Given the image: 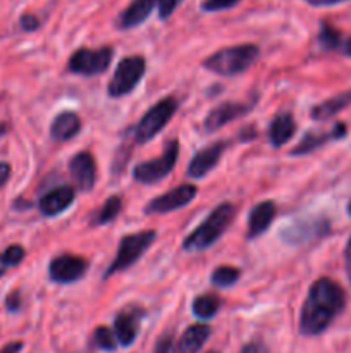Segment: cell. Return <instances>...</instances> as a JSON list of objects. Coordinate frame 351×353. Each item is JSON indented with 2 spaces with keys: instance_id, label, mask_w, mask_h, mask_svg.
Listing matches in <instances>:
<instances>
[{
  "instance_id": "ffe728a7",
  "label": "cell",
  "mask_w": 351,
  "mask_h": 353,
  "mask_svg": "<svg viewBox=\"0 0 351 353\" xmlns=\"http://www.w3.org/2000/svg\"><path fill=\"white\" fill-rule=\"evenodd\" d=\"M296 133V123L291 112H279L275 114L274 119L268 126V141L274 148H281L282 145L288 143Z\"/></svg>"
},
{
  "instance_id": "4dcf8cb0",
  "label": "cell",
  "mask_w": 351,
  "mask_h": 353,
  "mask_svg": "<svg viewBox=\"0 0 351 353\" xmlns=\"http://www.w3.org/2000/svg\"><path fill=\"white\" fill-rule=\"evenodd\" d=\"M182 2H184V0H158V17H160L162 21L169 19Z\"/></svg>"
},
{
  "instance_id": "e575fe53",
  "label": "cell",
  "mask_w": 351,
  "mask_h": 353,
  "mask_svg": "<svg viewBox=\"0 0 351 353\" xmlns=\"http://www.w3.org/2000/svg\"><path fill=\"white\" fill-rule=\"evenodd\" d=\"M241 353H268V348L265 347L264 341L255 340L244 345V347L241 348Z\"/></svg>"
},
{
  "instance_id": "b9f144b4",
  "label": "cell",
  "mask_w": 351,
  "mask_h": 353,
  "mask_svg": "<svg viewBox=\"0 0 351 353\" xmlns=\"http://www.w3.org/2000/svg\"><path fill=\"white\" fill-rule=\"evenodd\" d=\"M205 353H219V352H215V350H210V352H205Z\"/></svg>"
},
{
  "instance_id": "52a82bcc",
  "label": "cell",
  "mask_w": 351,
  "mask_h": 353,
  "mask_svg": "<svg viewBox=\"0 0 351 353\" xmlns=\"http://www.w3.org/2000/svg\"><path fill=\"white\" fill-rule=\"evenodd\" d=\"M179 159V141L169 140L165 143L164 154L160 157H155L151 161L141 162L133 169V179L143 185H153L162 181L165 176H169L174 169L176 162Z\"/></svg>"
},
{
  "instance_id": "f1b7e54d",
  "label": "cell",
  "mask_w": 351,
  "mask_h": 353,
  "mask_svg": "<svg viewBox=\"0 0 351 353\" xmlns=\"http://www.w3.org/2000/svg\"><path fill=\"white\" fill-rule=\"evenodd\" d=\"M93 343H95L96 348H100L103 352H114L117 348V345H119V341H117L116 333L112 330H109L105 326H98L95 330V333H93Z\"/></svg>"
},
{
  "instance_id": "4316f807",
  "label": "cell",
  "mask_w": 351,
  "mask_h": 353,
  "mask_svg": "<svg viewBox=\"0 0 351 353\" xmlns=\"http://www.w3.org/2000/svg\"><path fill=\"white\" fill-rule=\"evenodd\" d=\"M341 41H343V34L337 28H334L332 24L322 21L320 23V31H319V45L323 50H336L341 47Z\"/></svg>"
},
{
  "instance_id": "277c9868",
  "label": "cell",
  "mask_w": 351,
  "mask_h": 353,
  "mask_svg": "<svg viewBox=\"0 0 351 353\" xmlns=\"http://www.w3.org/2000/svg\"><path fill=\"white\" fill-rule=\"evenodd\" d=\"M155 240H157V233H155L153 230L140 231V233H131L120 238L116 257H114L112 264L107 268L103 278L105 279L110 278V276L126 271V269H129L131 265L136 264V262L143 257L145 252L153 245Z\"/></svg>"
},
{
  "instance_id": "ac0fdd59",
  "label": "cell",
  "mask_w": 351,
  "mask_h": 353,
  "mask_svg": "<svg viewBox=\"0 0 351 353\" xmlns=\"http://www.w3.org/2000/svg\"><path fill=\"white\" fill-rule=\"evenodd\" d=\"M74 202V190L69 186H58L50 190L38 200V210L45 217H55L67 210Z\"/></svg>"
},
{
  "instance_id": "3957f363",
  "label": "cell",
  "mask_w": 351,
  "mask_h": 353,
  "mask_svg": "<svg viewBox=\"0 0 351 353\" xmlns=\"http://www.w3.org/2000/svg\"><path fill=\"white\" fill-rule=\"evenodd\" d=\"M260 48L253 43L220 48L202 62V68L219 76H236L248 71L257 62Z\"/></svg>"
},
{
  "instance_id": "8992f818",
  "label": "cell",
  "mask_w": 351,
  "mask_h": 353,
  "mask_svg": "<svg viewBox=\"0 0 351 353\" xmlns=\"http://www.w3.org/2000/svg\"><path fill=\"white\" fill-rule=\"evenodd\" d=\"M145 72H147V61H145V57H141V55H129V57H124L123 61L117 64L107 92H109V95L112 97V99L129 95V93L140 85Z\"/></svg>"
},
{
  "instance_id": "9a60e30c",
  "label": "cell",
  "mask_w": 351,
  "mask_h": 353,
  "mask_svg": "<svg viewBox=\"0 0 351 353\" xmlns=\"http://www.w3.org/2000/svg\"><path fill=\"white\" fill-rule=\"evenodd\" d=\"M227 148V141H213V143L206 145V147L200 148L193 159L189 161L186 174L188 178L193 179H202L219 164L220 157H222L224 150Z\"/></svg>"
},
{
  "instance_id": "d590c367",
  "label": "cell",
  "mask_w": 351,
  "mask_h": 353,
  "mask_svg": "<svg viewBox=\"0 0 351 353\" xmlns=\"http://www.w3.org/2000/svg\"><path fill=\"white\" fill-rule=\"evenodd\" d=\"M344 268H346V276L350 279V285H351V236L348 240L346 248H344Z\"/></svg>"
},
{
  "instance_id": "9c48e42d",
  "label": "cell",
  "mask_w": 351,
  "mask_h": 353,
  "mask_svg": "<svg viewBox=\"0 0 351 353\" xmlns=\"http://www.w3.org/2000/svg\"><path fill=\"white\" fill-rule=\"evenodd\" d=\"M89 264L85 257L71 254L57 255L48 264V278L57 285H72L85 278Z\"/></svg>"
},
{
  "instance_id": "8d00e7d4",
  "label": "cell",
  "mask_w": 351,
  "mask_h": 353,
  "mask_svg": "<svg viewBox=\"0 0 351 353\" xmlns=\"http://www.w3.org/2000/svg\"><path fill=\"white\" fill-rule=\"evenodd\" d=\"M10 172H12L10 165L7 162H0V188H3L7 185V181L10 178Z\"/></svg>"
},
{
  "instance_id": "5b68a950",
  "label": "cell",
  "mask_w": 351,
  "mask_h": 353,
  "mask_svg": "<svg viewBox=\"0 0 351 353\" xmlns=\"http://www.w3.org/2000/svg\"><path fill=\"white\" fill-rule=\"evenodd\" d=\"M176 110H178V100L174 97L162 99L160 102L151 105L145 112V116L141 117L140 123L136 124V128H134V143L145 145L153 140L167 126V123L172 119Z\"/></svg>"
},
{
  "instance_id": "603a6c76",
  "label": "cell",
  "mask_w": 351,
  "mask_h": 353,
  "mask_svg": "<svg viewBox=\"0 0 351 353\" xmlns=\"http://www.w3.org/2000/svg\"><path fill=\"white\" fill-rule=\"evenodd\" d=\"M210 333L212 330L206 324H193L179 338L176 353H198L210 338Z\"/></svg>"
},
{
  "instance_id": "5bb4252c",
  "label": "cell",
  "mask_w": 351,
  "mask_h": 353,
  "mask_svg": "<svg viewBox=\"0 0 351 353\" xmlns=\"http://www.w3.org/2000/svg\"><path fill=\"white\" fill-rule=\"evenodd\" d=\"M251 110V105L244 102H224L213 107L203 119V131L205 133H215V131L222 130L233 121L240 119L244 114Z\"/></svg>"
},
{
  "instance_id": "484cf974",
  "label": "cell",
  "mask_w": 351,
  "mask_h": 353,
  "mask_svg": "<svg viewBox=\"0 0 351 353\" xmlns=\"http://www.w3.org/2000/svg\"><path fill=\"white\" fill-rule=\"evenodd\" d=\"M241 278V271L233 265H220L215 271L212 272V285L215 288H231L233 285H236Z\"/></svg>"
},
{
  "instance_id": "d4e9b609",
  "label": "cell",
  "mask_w": 351,
  "mask_h": 353,
  "mask_svg": "<svg viewBox=\"0 0 351 353\" xmlns=\"http://www.w3.org/2000/svg\"><path fill=\"white\" fill-rule=\"evenodd\" d=\"M120 210H123V199L117 195L109 196V199L103 202L102 209L96 212L95 219H92V224L93 226H103V224L112 223V221L119 216Z\"/></svg>"
},
{
  "instance_id": "83f0119b",
  "label": "cell",
  "mask_w": 351,
  "mask_h": 353,
  "mask_svg": "<svg viewBox=\"0 0 351 353\" xmlns=\"http://www.w3.org/2000/svg\"><path fill=\"white\" fill-rule=\"evenodd\" d=\"M24 255H26V252H24V248L21 247V245H10V247H7L6 250L0 254V278H2L9 269L19 265L21 262L24 261Z\"/></svg>"
},
{
  "instance_id": "d6986e66",
  "label": "cell",
  "mask_w": 351,
  "mask_h": 353,
  "mask_svg": "<svg viewBox=\"0 0 351 353\" xmlns=\"http://www.w3.org/2000/svg\"><path fill=\"white\" fill-rule=\"evenodd\" d=\"M275 212H277V209H275V203L272 200H264V202L257 203L248 214V240L262 236L274 221Z\"/></svg>"
},
{
  "instance_id": "ba28073f",
  "label": "cell",
  "mask_w": 351,
  "mask_h": 353,
  "mask_svg": "<svg viewBox=\"0 0 351 353\" xmlns=\"http://www.w3.org/2000/svg\"><path fill=\"white\" fill-rule=\"evenodd\" d=\"M114 57L112 47L78 48L69 57L67 71L79 76H96L107 71Z\"/></svg>"
},
{
  "instance_id": "7a4b0ae2",
  "label": "cell",
  "mask_w": 351,
  "mask_h": 353,
  "mask_svg": "<svg viewBox=\"0 0 351 353\" xmlns=\"http://www.w3.org/2000/svg\"><path fill=\"white\" fill-rule=\"evenodd\" d=\"M236 216V209L233 203L224 202L217 205L212 212L206 216V219L200 224L196 230H193L182 241V250L184 252H203L212 247L233 223Z\"/></svg>"
},
{
  "instance_id": "cb8c5ba5",
  "label": "cell",
  "mask_w": 351,
  "mask_h": 353,
  "mask_svg": "<svg viewBox=\"0 0 351 353\" xmlns=\"http://www.w3.org/2000/svg\"><path fill=\"white\" fill-rule=\"evenodd\" d=\"M220 309V300L217 299L215 295H210V293H205V295H200L193 300L191 310L195 314V317L198 319H212Z\"/></svg>"
},
{
  "instance_id": "4fadbf2b",
  "label": "cell",
  "mask_w": 351,
  "mask_h": 353,
  "mask_svg": "<svg viewBox=\"0 0 351 353\" xmlns=\"http://www.w3.org/2000/svg\"><path fill=\"white\" fill-rule=\"evenodd\" d=\"M346 133H348V126L344 123H336L332 128H329V130L306 131V133L303 134L301 140H299V143L296 145L289 154H291L292 157L312 154V152L319 150L320 147L330 143V141L341 140V138L346 137Z\"/></svg>"
},
{
  "instance_id": "7402d4cb",
  "label": "cell",
  "mask_w": 351,
  "mask_h": 353,
  "mask_svg": "<svg viewBox=\"0 0 351 353\" xmlns=\"http://www.w3.org/2000/svg\"><path fill=\"white\" fill-rule=\"evenodd\" d=\"M79 131H81V121H79L78 114L71 112V110H64L55 116L50 124V137L55 141L72 140Z\"/></svg>"
},
{
  "instance_id": "30bf717a",
  "label": "cell",
  "mask_w": 351,
  "mask_h": 353,
  "mask_svg": "<svg viewBox=\"0 0 351 353\" xmlns=\"http://www.w3.org/2000/svg\"><path fill=\"white\" fill-rule=\"evenodd\" d=\"M330 224L327 219H296L281 230V240L288 245H303L315 238L329 234Z\"/></svg>"
},
{
  "instance_id": "f35d334b",
  "label": "cell",
  "mask_w": 351,
  "mask_h": 353,
  "mask_svg": "<svg viewBox=\"0 0 351 353\" xmlns=\"http://www.w3.org/2000/svg\"><path fill=\"white\" fill-rule=\"evenodd\" d=\"M23 341H10V343H7L6 347L0 348V353H21L23 350Z\"/></svg>"
},
{
  "instance_id": "d6a6232c",
  "label": "cell",
  "mask_w": 351,
  "mask_h": 353,
  "mask_svg": "<svg viewBox=\"0 0 351 353\" xmlns=\"http://www.w3.org/2000/svg\"><path fill=\"white\" fill-rule=\"evenodd\" d=\"M172 343H174V340H172V334L171 333L164 334V336L158 338L157 343H155L153 353H171L172 352Z\"/></svg>"
},
{
  "instance_id": "44dd1931",
  "label": "cell",
  "mask_w": 351,
  "mask_h": 353,
  "mask_svg": "<svg viewBox=\"0 0 351 353\" xmlns=\"http://www.w3.org/2000/svg\"><path fill=\"white\" fill-rule=\"evenodd\" d=\"M350 105H351V90H346V92L337 93V95L330 97V99L313 105L310 116H312L313 121L332 119L334 116L343 112V110L348 109Z\"/></svg>"
},
{
  "instance_id": "74e56055",
  "label": "cell",
  "mask_w": 351,
  "mask_h": 353,
  "mask_svg": "<svg viewBox=\"0 0 351 353\" xmlns=\"http://www.w3.org/2000/svg\"><path fill=\"white\" fill-rule=\"evenodd\" d=\"M305 2L312 7H332L341 2H346V0H305Z\"/></svg>"
},
{
  "instance_id": "60d3db41",
  "label": "cell",
  "mask_w": 351,
  "mask_h": 353,
  "mask_svg": "<svg viewBox=\"0 0 351 353\" xmlns=\"http://www.w3.org/2000/svg\"><path fill=\"white\" fill-rule=\"evenodd\" d=\"M346 212H348V216L351 217V200L350 202H348V207H346Z\"/></svg>"
},
{
  "instance_id": "e0dca14e",
  "label": "cell",
  "mask_w": 351,
  "mask_h": 353,
  "mask_svg": "<svg viewBox=\"0 0 351 353\" xmlns=\"http://www.w3.org/2000/svg\"><path fill=\"white\" fill-rule=\"evenodd\" d=\"M157 6L158 0H131L129 6L117 16L116 26L123 31L141 26Z\"/></svg>"
},
{
  "instance_id": "6da1fadb",
  "label": "cell",
  "mask_w": 351,
  "mask_h": 353,
  "mask_svg": "<svg viewBox=\"0 0 351 353\" xmlns=\"http://www.w3.org/2000/svg\"><path fill=\"white\" fill-rule=\"evenodd\" d=\"M346 307V293L339 283L330 278H319L312 283L299 312V333L319 336Z\"/></svg>"
},
{
  "instance_id": "7c38bea8",
  "label": "cell",
  "mask_w": 351,
  "mask_h": 353,
  "mask_svg": "<svg viewBox=\"0 0 351 353\" xmlns=\"http://www.w3.org/2000/svg\"><path fill=\"white\" fill-rule=\"evenodd\" d=\"M143 317L145 310L140 305H134V303L126 305L117 312L116 319H114V333H116L119 345L131 347L136 341Z\"/></svg>"
},
{
  "instance_id": "836d02e7",
  "label": "cell",
  "mask_w": 351,
  "mask_h": 353,
  "mask_svg": "<svg viewBox=\"0 0 351 353\" xmlns=\"http://www.w3.org/2000/svg\"><path fill=\"white\" fill-rule=\"evenodd\" d=\"M6 309L9 310V312H17V310L21 309V293L17 292V290L7 295Z\"/></svg>"
},
{
  "instance_id": "2e32d148",
  "label": "cell",
  "mask_w": 351,
  "mask_h": 353,
  "mask_svg": "<svg viewBox=\"0 0 351 353\" xmlns=\"http://www.w3.org/2000/svg\"><path fill=\"white\" fill-rule=\"evenodd\" d=\"M69 172L79 192H92L96 183V164L89 152H79L69 162Z\"/></svg>"
},
{
  "instance_id": "1f68e13d",
  "label": "cell",
  "mask_w": 351,
  "mask_h": 353,
  "mask_svg": "<svg viewBox=\"0 0 351 353\" xmlns=\"http://www.w3.org/2000/svg\"><path fill=\"white\" fill-rule=\"evenodd\" d=\"M19 26L21 30L26 31V33H33V31H36L38 28H40V19H38V16H34V14L26 12L19 17Z\"/></svg>"
},
{
  "instance_id": "f546056e",
  "label": "cell",
  "mask_w": 351,
  "mask_h": 353,
  "mask_svg": "<svg viewBox=\"0 0 351 353\" xmlns=\"http://www.w3.org/2000/svg\"><path fill=\"white\" fill-rule=\"evenodd\" d=\"M241 0H203L202 10L203 12H220V10L233 9Z\"/></svg>"
},
{
  "instance_id": "8fae6325",
  "label": "cell",
  "mask_w": 351,
  "mask_h": 353,
  "mask_svg": "<svg viewBox=\"0 0 351 353\" xmlns=\"http://www.w3.org/2000/svg\"><path fill=\"white\" fill-rule=\"evenodd\" d=\"M196 193H198V188L195 185H181L178 188H172L164 195L150 200L145 207V214L155 216V214L174 212V210L189 205L196 199Z\"/></svg>"
},
{
  "instance_id": "ab89813d",
  "label": "cell",
  "mask_w": 351,
  "mask_h": 353,
  "mask_svg": "<svg viewBox=\"0 0 351 353\" xmlns=\"http://www.w3.org/2000/svg\"><path fill=\"white\" fill-rule=\"evenodd\" d=\"M344 55L351 57V38L346 41V43H344Z\"/></svg>"
}]
</instances>
